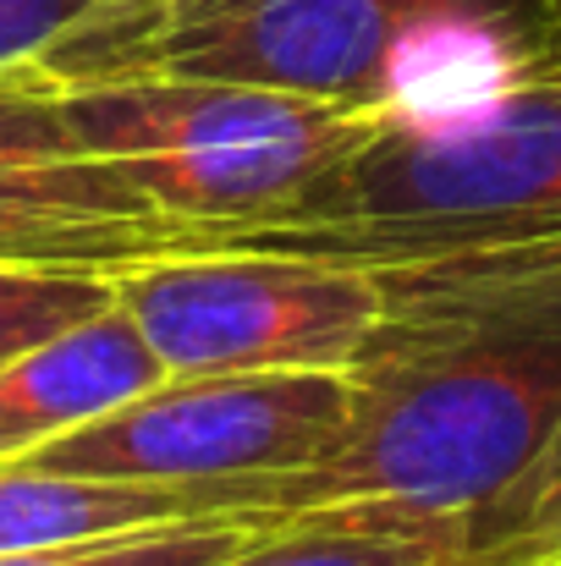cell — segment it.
<instances>
[{
	"label": "cell",
	"instance_id": "1",
	"mask_svg": "<svg viewBox=\"0 0 561 566\" xmlns=\"http://www.w3.org/2000/svg\"><path fill=\"white\" fill-rule=\"evenodd\" d=\"M380 331L331 457L281 479L198 484L209 517L457 534L561 440V231L374 264Z\"/></svg>",
	"mask_w": 561,
	"mask_h": 566
},
{
	"label": "cell",
	"instance_id": "2",
	"mask_svg": "<svg viewBox=\"0 0 561 566\" xmlns=\"http://www.w3.org/2000/svg\"><path fill=\"white\" fill-rule=\"evenodd\" d=\"M561 231V44L485 105L457 116H380L287 220L220 237V248L309 253L336 264H402L457 248Z\"/></svg>",
	"mask_w": 561,
	"mask_h": 566
},
{
	"label": "cell",
	"instance_id": "3",
	"mask_svg": "<svg viewBox=\"0 0 561 566\" xmlns=\"http://www.w3.org/2000/svg\"><path fill=\"white\" fill-rule=\"evenodd\" d=\"M72 138L160 209L220 237L287 220L380 127V111L198 77L55 83Z\"/></svg>",
	"mask_w": 561,
	"mask_h": 566
},
{
	"label": "cell",
	"instance_id": "4",
	"mask_svg": "<svg viewBox=\"0 0 561 566\" xmlns=\"http://www.w3.org/2000/svg\"><path fill=\"white\" fill-rule=\"evenodd\" d=\"M116 303L166 375L359 369L385 308L364 264L264 248L149 259L116 275Z\"/></svg>",
	"mask_w": 561,
	"mask_h": 566
},
{
	"label": "cell",
	"instance_id": "5",
	"mask_svg": "<svg viewBox=\"0 0 561 566\" xmlns=\"http://www.w3.org/2000/svg\"><path fill=\"white\" fill-rule=\"evenodd\" d=\"M353 369H253V375H166L116 412L66 429L22 468L122 479V484H231L281 479L331 457L353 423Z\"/></svg>",
	"mask_w": 561,
	"mask_h": 566
},
{
	"label": "cell",
	"instance_id": "6",
	"mask_svg": "<svg viewBox=\"0 0 561 566\" xmlns=\"http://www.w3.org/2000/svg\"><path fill=\"white\" fill-rule=\"evenodd\" d=\"M440 6L457 0H155L55 83L198 77L380 111L402 39Z\"/></svg>",
	"mask_w": 561,
	"mask_h": 566
},
{
	"label": "cell",
	"instance_id": "7",
	"mask_svg": "<svg viewBox=\"0 0 561 566\" xmlns=\"http://www.w3.org/2000/svg\"><path fill=\"white\" fill-rule=\"evenodd\" d=\"M204 248H215V231L160 209L72 138L50 72L0 77V264L116 281L149 259Z\"/></svg>",
	"mask_w": 561,
	"mask_h": 566
},
{
	"label": "cell",
	"instance_id": "8",
	"mask_svg": "<svg viewBox=\"0 0 561 566\" xmlns=\"http://www.w3.org/2000/svg\"><path fill=\"white\" fill-rule=\"evenodd\" d=\"M160 379L166 364L122 303L89 314L83 325L0 364V462H17L33 446L116 412Z\"/></svg>",
	"mask_w": 561,
	"mask_h": 566
},
{
	"label": "cell",
	"instance_id": "9",
	"mask_svg": "<svg viewBox=\"0 0 561 566\" xmlns=\"http://www.w3.org/2000/svg\"><path fill=\"white\" fill-rule=\"evenodd\" d=\"M177 517H209L193 484H122L0 462V556L55 551Z\"/></svg>",
	"mask_w": 561,
	"mask_h": 566
},
{
	"label": "cell",
	"instance_id": "10",
	"mask_svg": "<svg viewBox=\"0 0 561 566\" xmlns=\"http://www.w3.org/2000/svg\"><path fill=\"white\" fill-rule=\"evenodd\" d=\"M220 566H468V551L457 534L298 517L264 528V539H253Z\"/></svg>",
	"mask_w": 561,
	"mask_h": 566
},
{
	"label": "cell",
	"instance_id": "11",
	"mask_svg": "<svg viewBox=\"0 0 561 566\" xmlns=\"http://www.w3.org/2000/svg\"><path fill=\"white\" fill-rule=\"evenodd\" d=\"M253 539H264V523L253 517H177V523H149V528L77 539L55 551L0 556V566H220Z\"/></svg>",
	"mask_w": 561,
	"mask_h": 566
},
{
	"label": "cell",
	"instance_id": "12",
	"mask_svg": "<svg viewBox=\"0 0 561 566\" xmlns=\"http://www.w3.org/2000/svg\"><path fill=\"white\" fill-rule=\"evenodd\" d=\"M155 0H0V77L61 72Z\"/></svg>",
	"mask_w": 561,
	"mask_h": 566
},
{
	"label": "cell",
	"instance_id": "13",
	"mask_svg": "<svg viewBox=\"0 0 561 566\" xmlns=\"http://www.w3.org/2000/svg\"><path fill=\"white\" fill-rule=\"evenodd\" d=\"M111 303H116L111 275L0 264V364H11L17 353L83 325L89 314H100Z\"/></svg>",
	"mask_w": 561,
	"mask_h": 566
},
{
	"label": "cell",
	"instance_id": "14",
	"mask_svg": "<svg viewBox=\"0 0 561 566\" xmlns=\"http://www.w3.org/2000/svg\"><path fill=\"white\" fill-rule=\"evenodd\" d=\"M540 44H561V6L540 17Z\"/></svg>",
	"mask_w": 561,
	"mask_h": 566
},
{
	"label": "cell",
	"instance_id": "15",
	"mask_svg": "<svg viewBox=\"0 0 561 566\" xmlns=\"http://www.w3.org/2000/svg\"><path fill=\"white\" fill-rule=\"evenodd\" d=\"M529 6H534V28H540V17H546V11H557L561 0H529Z\"/></svg>",
	"mask_w": 561,
	"mask_h": 566
},
{
	"label": "cell",
	"instance_id": "16",
	"mask_svg": "<svg viewBox=\"0 0 561 566\" xmlns=\"http://www.w3.org/2000/svg\"><path fill=\"white\" fill-rule=\"evenodd\" d=\"M551 457H561V440H557V446H551V451H546V457H540V462H551Z\"/></svg>",
	"mask_w": 561,
	"mask_h": 566
}]
</instances>
